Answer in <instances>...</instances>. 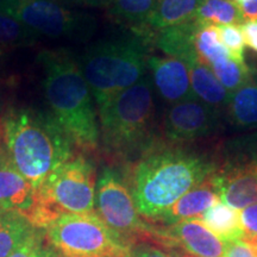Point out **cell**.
Masks as SVG:
<instances>
[{
    "mask_svg": "<svg viewBox=\"0 0 257 257\" xmlns=\"http://www.w3.org/2000/svg\"><path fill=\"white\" fill-rule=\"evenodd\" d=\"M208 141V140H207ZM219 167V143H176L157 140L126 170L141 217L157 223L168 208Z\"/></svg>",
    "mask_w": 257,
    "mask_h": 257,
    "instance_id": "cell-1",
    "label": "cell"
},
{
    "mask_svg": "<svg viewBox=\"0 0 257 257\" xmlns=\"http://www.w3.org/2000/svg\"><path fill=\"white\" fill-rule=\"evenodd\" d=\"M4 152L35 191L73 157V142L49 112L10 107L0 119Z\"/></svg>",
    "mask_w": 257,
    "mask_h": 257,
    "instance_id": "cell-2",
    "label": "cell"
},
{
    "mask_svg": "<svg viewBox=\"0 0 257 257\" xmlns=\"http://www.w3.org/2000/svg\"><path fill=\"white\" fill-rule=\"evenodd\" d=\"M43 68V89L51 114L82 150L94 152L100 133L92 92L79 62L68 50H43L38 55Z\"/></svg>",
    "mask_w": 257,
    "mask_h": 257,
    "instance_id": "cell-3",
    "label": "cell"
},
{
    "mask_svg": "<svg viewBox=\"0 0 257 257\" xmlns=\"http://www.w3.org/2000/svg\"><path fill=\"white\" fill-rule=\"evenodd\" d=\"M98 107L102 148L112 159L140 157L157 140L154 88L148 76Z\"/></svg>",
    "mask_w": 257,
    "mask_h": 257,
    "instance_id": "cell-4",
    "label": "cell"
},
{
    "mask_svg": "<svg viewBox=\"0 0 257 257\" xmlns=\"http://www.w3.org/2000/svg\"><path fill=\"white\" fill-rule=\"evenodd\" d=\"M147 40L135 37L100 41L78 61L96 104L101 105L146 76Z\"/></svg>",
    "mask_w": 257,
    "mask_h": 257,
    "instance_id": "cell-5",
    "label": "cell"
},
{
    "mask_svg": "<svg viewBox=\"0 0 257 257\" xmlns=\"http://www.w3.org/2000/svg\"><path fill=\"white\" fill-rule=\"evenodd\" d=\"M95 168L83 155L72 157L35 191L25 214L35 229L46 230L64 213H92L95 206Z\"/></svg>",
    "mask_w": 257,
    "mask_h": 257,
    "instance_id": "cell-6",
    "label": "cell"
},
{
    "mask_svg": "<svg viewBox=\"0 0 257 257\" xmlns=\"http://www.w3.org/2000/svg\"><path fill=\"white\" fill-rule=\"evenodd\" d=\"M43 232L51 248L66 257H118L130 251L96 212L64 213Z\"/></svg>",
    "mask_w": 257,
    "mask_h": 257,
    "instance_id": "cell-7",
    "label": "cell"
},
{
    "mask_svg": "<svg viewBox=\"0 0 257 257\" xmlns=\"http://www.w3.org/2000/svg\"><path fill=\"white\" fill-rule=\"evenodd\" d=\"M98 216L125 243H152L155 226L141 217L124 176L113 167H104L95 187Z\"/></svg>",
    "mask_w": 257,
    "mask_h": 257,
    "instance_id": "cell-8",
    "label": "cell"
},
{
    "mask_svg": "<svg viewBox=\"0 0 257 257\" xmlns=\"http://www.w3.org/2000/svg\"><path fill=\"white\" fill-rule=\"evenodd\" d=\"M0 12L38 36L55 40L85 37L91 27L83 15L70 11L55 0H0Z\"/></svg>",
    "mask_w": 257,
    "mask_h": 257,
    "instance_id": "cell-9",
    "label": "cell"
},
{
    "mask_svg": "<svg viewBox=\"0 0 257 257\" xmlns=\"http://www.w3.org/2000/svg\"><path fill=\"white\" fill-rule=\"evenodd\" d=\"M163 137L176 143L207 141L220 131V112L200 100L189 99L172 105L163 119Z\"/></svg>",
    "mask_w": 257,
    "mask_h": 257,
    "instance_id": "cell-10",
    "label": "cell"
},
{
    "mask_svg": "<svg viewBox=\"0 0 257 257\" xmlns=\"http://www.w3.org/2000/svg\"><path fill=\"white\" fill-rule=\"evenodd\" d=\"M153 244L166 249L181 248L200 257H223L226 244L218 238L200 219L155 225Z\"/></svg>",
    "mask_w": 257,
    "mask_h": 257,
    "instance_id": "cell-11",
    "label": "cell"
},
{
    "mask_svg": "<svg viewBox=\"0 0 257 257\" xmlns=\"http://www.w3.org/2000/svg\"><path fill=\"white\" fill-rule=\"evenodd\" d=\"M220 201L243 210L257 202V172L255 163L219 166L213 173Z\"/></svg>",
    "mask_w": 257,
    "mask_h": 257,
    "instance_id": "cell-12",
    "label": "cell"
},
{
    "mask_svg": "<svg viewBox=\"0 0 257 257\" xmlns=\"http://www.w3.org/2000/svg\"><path fill=\"white\" fill-rule=\"evenodd\" d=\"M147 63L148 68L152 70L154 86L163 101L174 105L195 99L186 63L169 56H149Z\"/></svg>",
    "mask_w": 257,
    "mask_h": 257,
    "instance_id": "cell-13",
    "label": "cell"
},
{
    "mask_svg": "<svg viewBox=\"0 0 257 257\" xmlns=\"http://www.w3.org/2000/svg\"><path fill=\"white\" fill-rule=\"evenodd\" d=\"M219 201L220 198L218 194L213 174H211L204 181L182 195L178 201H175L160 217L156 225L167 226V225L179 223V221L201 219L205 212Z\"/></svg>",
    "mask_w": 257,
    "mask_h": 257,
    "instance_id": "cell-14",
    "label": "cell"
},
{
    "mask_svg": "<svg viewBox=\"0 0 257 257\" xmlns=\"http://www.w3.org/2000/svg\"><path fill=\"white\" fill-rule=\"evenodd\" d=\"M35 200V188L0 148V210L25 214Z\"/></svg>",
    "mask_w": 257,
    "mask_h": 257,
    "instance_id": "cell-15",
    "label": "cell"
},
{
    "mask_svg": "<svg viewBox=\"0 0 257 257\" xmlns=\"http://www.w3.org/2000/svg\"><path fill=\"white\" fill-rule=\"evenodd\" d=\"M204 0H157L141 37L148 41L153 34L195 21Z\"/></svg>",
    "mask_w": 257,
    "mask_h": 257,
    "instance_id": "cell-16",
    "label": "cell"
},
{
    "mask_svg": "<svg viewBox=\"0 0 257 257\" xmlns=\"http://www.w3.org/2000/svg\"><path fill=\"white\" fill-rule=\"evenodd\" d=\"M199 24L195 21L157 32L155 43L169 57H174L189 67L198 63L194 47L195 32Z\"/></svg>",
    "mask_w": 257,
    "mask_h": 257,
    "instance_id": "cell-17",
    "label": "cell"
},
{
    "mask_svg": "<svg viewBox=\"0 0 257 257\" xmlns=\"http://www.w3.org/2000/svg\"><path fill=\"white\" fill-rule=\"evenodd\" d=\"M188 70L191 74L192 91L195 98L214 110L224 111L232 93L224 88L213 72L205 64L194 63L188 67Z\"/></svg>",
    "mask_w": 257,
    "mask_h": 257,
    "instance_id": "cell-18",
    "label": "cell"
},
{
    "mask_svg": "<svg viewBox=\"0 0 257 257\" xmlns=\"http://www.w3.org/2000/svg\"><path fill=\"white\" fill-rule=\"evenodd\" d=\"M200 220L225 244L240 240L244 236L238 210L221 201L208 208Z\"/></svg>",
    "mask_w": 257,
    "mask_h": 257,
    "instance_id": "cell-19",
    "label": "cell"
},
{
    "mask_svg": "<svg viewBox=\"0 0 257 257\" xmlns=\"http://www.w3.org/2000/svg\"><path fill=\"white\" fill-rule=\"evenodd\" d=\"M225 111L236 127L257 128V83L250 81L233 92Z\"/></svg>",
    "mask_w": 257,
    "mask_h": 257,
    "instance_id": "cell-20",
    "label": "cell"
},
{
    "mask_svg": "<svg viewBox=\"0 0 257 257\" xmlns=\"http://www.w3.org/2000/svg\"><path fill=\"white\" fill-rule=\"evenodd\" d=\"M157 0H106L108 14L115 21L133 25L138 36L142 35Z\"/></svg>",
    "mask_w": 257,
    "mask_h": 257,
    "instance_id": "cell-21",
    "label": "cell"
},
{
    "mask_svg": "<svg viewBox=\"0 0 257 257\" xmlns=\"http://www.w3.org/2000/svg\"><path fill=\"white\" fill-rule=\"evenodd\" d=\"M35 227L18 212H0V257H9L34 232Z\"/></svg>",
    "mask_w": 257,
    "mask_h": 257,
    "instance_id": "cell-22",
    "label": "cell"
},
{
    "mask_svg": "<svg viewBox=\"0 0 257 257\" xmlns=\"http://www.w3.org/2000/svg\"><path fill=\"white\" fill-rule=\"evenodd\" d=\"M195 22L200 25H240L244 23L242 12L232 0H204L199 8Z\"/></svg>",
    "mask_w": 257,
    "mask_h": 257,
    "instance_id": "cell-23",
    "label": "cell"
},
{
    "mask_svg": "<svg viewBox=\"0 0 257 257\" xmlns=\"http://www.w3.org/2000/svg\"><path fill=\"white\" fill-rule=\"evenodd\" d=\"M194 47L198 61L208 68L212 64L229 59L230 53L220 41L219 28L214 25H200L195 32Z\"/></svg>",
    "mask_w": 257,
    "mask_h": 257,
    "instance_id": "cell-24",
    "label": "cell"
},
{
    "mask_svg": "<svg viewBox=\"0 0 257 257\" xmlns=\"http://www.w3.org/2000/svg\"><path fill=\"white\" fill-rule=\"evenodd\" d=\"M210 69L213 72L218 81L230 93L236 92L244 85L252 81V74L250 73V69L244 61H237L229 57L212 64Z\"/></svg>",
    "mask_w": 257,
    "mask_h": 257,
    "instance_id": "cell-25",
    "label": "cell"
},
{
    "mask_svg": "<svg viewBox=\"0 0 257 257\" xmlns=\"http://www.w3.org/2000/svg\"><path fill=\"white\" fill-rule=\"evenodd\" d=\"M38 35L24 27L10 16L0 12V48L2 49H17L31 47L36 43Z\"/></svg>",
    "mask_w": 257,
    "mask_h": 257,
    "instance_id": "cell-26",
    "label": "cell"
},
{
    "mask_svg": "<svg viewBox=\"0 0 257 257\" xmlns=\"http://www.w3.org/2000/svg\"><path fill=\"white\" fill-rule=\"evenodd\" d=\"M54 250L47 242L43 230L35 229L19 248L9 257H51Z\"/></svg>",
    "mask_w": 257,
    "mask_h": 257,
    "instance_id": "cell-27",
    "label": "cell"
},
{
    "mask_svg": "<svg viewBox=\"0 0 257 257\" xmlns=\"http://www.w3.org/2000/svg\"><path fill=\"white\" fill-rule=\"evenodd\" d=\"M219 28L220 41L229 50L231 59L244 61V47L245 42L239 25H221Z\"/></svg>",
    "mask_w": 257,
    "mask_h": 257,
    "instance_id": "cell-28",
    "label": "cell"
},
{
    "mask_svg": "<svg viewBox=\"0 0 257 257\" xmlns=\"http://www.w3.org/2000/svg\"><path fill=\"white\" fill-rule=\"evenodd\" d=\"M243 238H257V202L239 212Z\"/></svg>",
    "mask_w": 257,
    "mask_h": 257,
    "instance_id": "cell-29",
    "label": "cell"
},
{
    "mask_svg": "<svg viewBox=\"0 0 257 257\" xmlns=\"http://www.w3.org/2000/svg\"><path fill=\"white\" fill-rule=\"evenodd\" d=\"M131 257H173L169 251L149 242H137L130 245Z\"/></svg>",
    "mask_w": 257,
    "mask_h": 257,
    "instance_id": "cell-30",
    "label": "cell"
},
{
    "mask_svg": "<svg viewBox=\"0 0 257 257\" xmlns=\"http://www.w3.org/2000/svg\"><path fill=\"white\" fill-rule=\"evenodd\" d=\"M240 30H242L244 42H245L246 46L257 53V19L256 21L244 22L240 25Z\"/></svg>",
    "mask_w": 257,
    "mask_h": 257,
    "instance_id": "cell-31",
    "label": "cell"
},
{
    "mask_svg": "<svg viewBox=\"0 0 257 257\" xmlns=\"http://www.w3.org/2000/svg\"><path fill=\"white\" fill-rule=\"evenodd\" d=\"M223 257H255L252 255V252L250 251L245 243L242 240H234L226 244V249Z\"/></svg>",
    "mask_w": 257,
    "mask_h": 257,
    "instance_id": "cell-32",
    "label": "cell"
},
{
    "mask_svg": "<svg viewBox=\"0 0 257 257\" xmlns=\"http://www.w3.org/2000/svg\"><path fill=\"white\" fill-rule=\"evenodd\" d=\"M244 21H256L257 19V0H249L238 6Z\"/></svg>",
    "mask_w": 257,
    "mask_h": 257,
    "instance_id": "cell-33",
    "label": "cell"
},
{
    "mask_svg": "<svg viewBox=\"0 0 257 257\" xmlns=\"http://www.w3.org/2000/svg\"><path fill=\"white\" fill-rule=\"evenodd\" d=\"M168 251L173 257H200L197 255H193V253L186 251V250L181 248H172L168 249Z\"/></svg>",
    "mask_w": 257,
    "mask_h": 257,
    "instance_id": "cell-34",
    "label": "cell"
},
{
    "mask_svg": "<svg viewBox=\"0 0 257 257\" xmlns=\"http://www.w3.org/2000/svg\"><path fill=\"white\" fill-rule=\"evenodd\" d=\"M240 240L245 243L250 251L252 252V255L257 257V238H242Z\"/></svg>",
    "mask_w": 257,
    "mask_h": 257,
    "instance_id": "cell-35",
    "label": "cell"
},
{
    "mask_svg": "<svg viewBox=\"0 0 257 257\" xmlns=\"http://www.w3.org/2000/svg\"><path fill=\"white\" fill-rule=\"evenodd\" d=\"M75 2H80V3H87V4H94V3L98 2V0H75Z\"/></svg>",
    "mask_w": 257,
    "mask_h": 257,
    "instance_id": "cell-36",
    "label": "cell"
},
{
    "mask_svg": "<svg viewBox=\"0 0 257 257\" xmlns=\"http://www.w3.org/2000/svg\"><path fill=\"white\" fill-rule=\"evenodd\" d=\"M233 3H236L237 5H242V4H244V3H246V2H249V0H232Z\"/></svg>",
    "mask_w": 257,
    "mask_h": 257,
    "instance_id": "cell-37",
    "label": "cell"
},
{
    "mask_svg": "<svg viewBox=\"0 0 257 257\" xmlns=\"http://www.w3.org/2000/svg\"><path fill=\"white\" fill-rule=\"evenodd\" d=\"M51 257H66V256L61 255V253H59L57 251H54V253H53V255H51Z\"/></svg>",
    "mask_w": 257,
    "mask_h": 257,
    "instance_id": "cell-38",
    "label": "cell"
},
{
    "mask_svg": "<svg viewBox=\"0 0 257 257\" xmlns=\"http://www.w3.org/2000/svg\"><path fill=\"white\" fill-rule=\"evenodd\" d=\"M4 54H5V50L0 48V62H2V59L4 57Z\"/></svg>",
    "mask_w": 257,
    "mask_h": 257,
    "instance_id": "cell-39",
    "label": "cell"
},
{
    "mask_svg": "<svg viewBox=\"0 0 257 257\" xmlns=\"http://www.w3.org/2000/svg\"><path fill=\"white\" fill-rule=\"evenodd\" d=\"M118 257H131L130 256V251H128L127 253H125V255H121V256H118Z\"/></svg>",
    "mask_w": 257,
    "mask_h": 257,
    "instance_id": "cell-40",
    "label": "cell"
},
{
    "mask_svg": "<svg viewBox=\"0 0 257 257\" xmlns=\"http://www.w3.org/2000/svg\"><path fill=\"white\" fill-rule=\"evenodd\" d=\"M255 168H256V172H257V156H256V159H255Z\"/></svg>",
    "mask_w": 257,
    "mask_h": 257,
    "instance_id": "cell-41",
    "label": "cell"
},
{
    "mask_svg": "<svg viewBox=\"0 0 257 257\" xmlns=\"http://www.w3.org/2000/svg\"><path fill=\"white\" fill-rule=\"evenodd\" d=\"M0 212H2V210H0Z\"/></svg>",
    "mask_w": 257,
    "mask_h": 257,
    "instance_id": "cell-42",
    "label": "cell"
}]
</instances>
